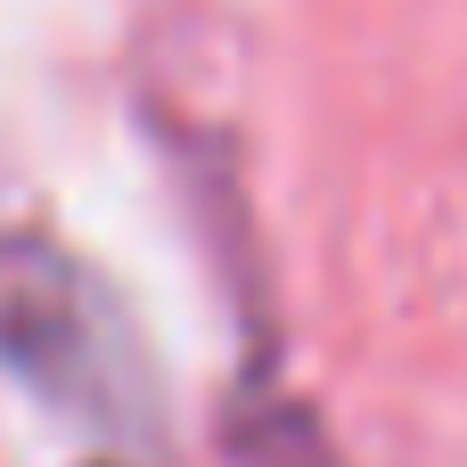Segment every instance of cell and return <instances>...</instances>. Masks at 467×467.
Wrapping results in <instances>:
<instances>
[{
    "label": "cell",
    "mask_w": 467,
    "mask_h": 467,
    "mask_svg": "<svg viewBox=\"0 0 467 467\" xmlns=\"http://www.w3.org/2000/svg\"><path fill=\"white\" fill-rule=\"evenodd\" d=\"M0 361L57 402H107L115 394V320L90 271L41 238V230H0Z\"/></svg>",
    "instance_id": "1"
}]
</instances>
